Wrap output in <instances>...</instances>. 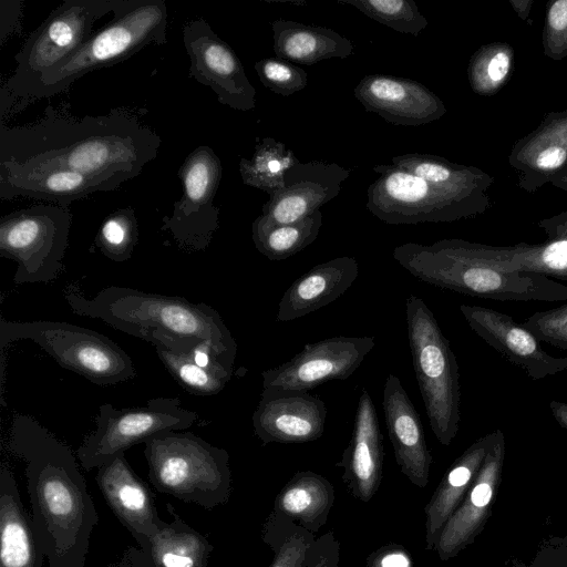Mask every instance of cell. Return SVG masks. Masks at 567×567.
Here are the masks:
<instances>
[{
    "instance_id": "1",
    "label": "cell",
    "mask_w": 567,
    "mask_h": 567,
    "mask_svg": "<svg viewBox=\"0 0 567 567\" xmlns=\"http://www.w3.org/2000/svg\"><path fill=\"white\" fill-rule=\"evenodd\" d=\"M0 124V165L69 168L101 178L115 189L138 176L162 145L153 130L123 110L78 117L49 105L34 123Z\"/></svg>"
},
{
    "instance_id": "2",
    "label": "cell",
    "mask_w": 567,
    "mask_h": 567,
    "mask_svg": "<svg viewBox=\"0 0 567 567\" xmlns=\"http://www.w3.org/2000/svg\"><path fill=\"white\" fill-rule=\"evenodd\" d=\"M8 447L25 464L31 516L48 567H84L99 514L78 456L23 414L12 417Z\"/></svg>"
},
{
    "instance_id": "3",
    "label": "cell",
    "mask_w": 567,
    "mask_h": 567,
    "mask_svg": "<svg viewBox=\"0 0 567 567\" xmlns=\"http://www.w3.org/2000/svg\"><path fill=\"white\" fill-rule=\"evenodd\" d=\"M63 297L79 316L100 319L114 329L176 353L210 347L234 368L236 341L220 315L206 303L118 286L105 287L87 298L78 282L66 285Z\"/></svg>"
},
{
    "instance_id": "4",
    "label": "cell",
    "mask_w": 567,
    "mask_h": 567,
    "mask_svg": "<svg viewBox=\"0 0 567 567\" xmlns=\"http://www.w3.org/2000/svg\"><path fill=\"white\" fill-rule=\"evenodd\" d=\"M392 255L419 280L460 293L501 301L567 300V286L544 275L487 266L468 251L464 239H441L432 245L405 243Z\"/></svg>"
},
{
    "instance_id": "5",
    "label": "cell",
    "mask_w": 567,
    "mask_h": 567,
    "mask_svg": "<svg viewBox=\"0 0 567 567\" xmlns=\"http://www.w3.org/2000/svg\"><path fill=\"white\" fill-rule=\"evenodd\" d=\"M113 13L106 25L17 100L51 97L86 73L117 64L150 44L167 42L168 14L163 0H122Z\"/></svg>"
},
{
    "instance_id": "6",
    "label": "cell",
    "mask_w": 567,
    "mask_h": 567,
    "mask_svg": "<svg viewBox=\"0 0 567 567\" xmlns=\"http://www.w3.org/2000/svg\"><path fill=\"white\" fill-rule=\"evenodd\" d=\"M148 478L159 493L205 509L224 505L231 493L226 450L192 432H169L144 443Z\"/></svg>"
},
{
    "instance_id": "7",
    "label": "cell",
    "mask_w": 567,
    "mask_h": 567,
    "mask_svg": "<svg viewBox=\"0 0 567 567\" xmlns=\"http://www.w3.org/2000/svg\"><path fill=\"white\" fill-rule=\"evenodd\" d=\"M405 315L413 369L426 415L437 441L447 446L456 436L461 421L456 358L422 298L410 295Z\"/></svg>"
},
{
    "instance_id": "8",
    "label": "cell",
    "mask_w": 567,
    "mask_h": 567,
    "mask_svg": "<svg viewBox=\"0 0 567 567\" xmlns=\"http://www.w3.org/2000/svg\"><path fill=\"white\" fill-rule=\"evenodd\" d=\"M31 340L61 367L101 386L115 385L136 375L132 358L106 336L61 321L0 319V350L18 340Z\"/></svg>"
},
{
    "instance_id": "9",
    "label": "cell",
    "mask_w": 567,
    "mask_h": 567,
    "mask_svg": "<svg viewBox=\"0 0 567 567\" xmlns=\"http://www.w3.org/2000/svg\"><path fill=\"white\" fill-rule=\"evenodd\" d=\"M380 175L367 190V209L389 225L451 223L485 213L488 194L464 192L433 184L393 164L375 165Z\"/></svg>"
},
{
    "instance_id": "10",
    "label": "cell",
    "mask_w": 567,
    "mask_h": 567,
    "mask_svg": "<svg viewBox=\"0 0 567 567\" xmlns=\"http://www.w3.org/2000/svg\"><path fill=\"white\" fill-rule=\"evenodd\" d=\"M122 0H65L30 34L16 54V69L2 94L17 100L45 73L80 49L94 33L95 21L114 12Z\"/></svg>"
},
{
    "instance_id": "11",
    "label": "cell",
    "mask_w": 567,
    "mask_h": 567,
    "mask_svg": "<svg viewBox=\"0 0 567 567\" xmlns=\"http://www.w3.org/2000/svg\"><path fill=\"white\" fill-rule=\"evenodd\" d=\"M72 213L61 205H35L0 219V255L17 262L13 282L48 284L63 269Z\"/></svg>"
},
{
    "instance_id": "12",
    "label": "cell",
    "mask_w": 567,
    "mask_h": 567,
    "mask_svg": "<svg viewBox=\"0 0 567 567\" xmlns=\"http://www.w3.org/2000/svg\"><path fill=\"white\" fill-rule=\"evenodd\" d=\"M197 420L198 414L184 409L177 398H156L145 406L130 409L103 403L95 417L96 426L84 437L76 456L84 470L99 468L133 445L186 430Z\"/></svg>"
},
{
    "instance_id": "13",
    "label": "cell",
    "mask_w": 567,
    "mask_h": 567,
    "mask_svg": "<svg viewBox=\"0 0 567 567\" xmlns=\"http://www.w3.org/2000/svg\"><path fill=\"white\" fill-rule=\"evenodd\" d=\"M221 173L220 158L207 145L196 147L181 165L183 194L172 214L163 217L161 229L168 231L182 249H205L219 228V208L214 198Z\"/></svg>"
},
{
    "instance_id": "14",
    "label": "cell",
    "mask_w": 567,
    "mask_h": 567,
    "mask_svg": "<svg viewBox=\"0 0 567 567\" xmlns=\"http://www.w3.org/2000/svg\"><path fill=\"white\" fill-rule=\"evenodd\" d=\"M374 346L373 337H333L307 343L289 361L261 372L262 391L307 392L327 381L348 379Z\"/></svg>"
},
{
    "instance_id": "15",
    "label": "cell",
    "mask_w": 567,
    "mask_h": 567,
    "mask_svg": "<svg viewBox=\"0 0 567 567\" xmlns=\"http://www.w3.org/2000/svg\"><path fill=\"white\" fill-rule=\"evenodd\" d=\"M183 42L190 60L192 78L209 86L223 105L237 111L255 109L256 90L239 58L207 21L198 18L186 22Z\"/></svg>"
},
{
    "instance_id": "16",
    "label": "cell",
    "mask_w": 567,
    "mask_h": 567,
    "mask_svg": "<svg viewBox=\"0 0 567 567\" xmlns=\"http://www.w3.org/2000/svg\"><path fill=\"white\" fill-rule=\"evenodd\" d=\"M354 96L367 112L375 113L393 125H425L447 112L433 91L406 78L368 74L354 87Z\"/></svg>"
},
{
    "instance_id": "17",
    "label": "cell",
    "mask_w": 567,
    "mask_h": 567,
    "mask_svg": "<svg viewBox=\"0 0 567 567\" xmlns=\"http://www.w3.org/2000/svg\"><path fill=\"white\" fill-rule=\"evenodd\" d=\"M471 329L507 360L520 367L533 380L567 371V357L547 353L539 340L506 313L482 306L461 305Z\"/></svg>"
},
{
    "instance_id": "18",
    "label": "cell",
    "mask_w": 567,
    "mask_h": 567,
    "mask_svg": "<svg viewBox=\"0 0 567 567\" xmlns=\"http://www.w3.org/2000/svg\"><path fill=\"white\" fill-rule=\"evenodd\" d=\"M326 419L324 402L301 391H262L251 417L254 432L264 445L316 441L324 432Z\"/></svg>"
},
{
    "instance_id": "19",
    "label": "cell",
    "mask_w": 567,
    "mask_h": 567,
    "mask_svg": "<svg viewBox=\"0 0 567 567\" xmlns=\"http://www.w3.org/2000/svg\"><path fill=\"white\" fill-rule=\"evenodd\" d=\"M351 169L323 161L299 162L285 177L284 187L267 200L261 214L277 224L301 220L336 198Z\"/></svg>"
},
{
    "instance_id": "20",
    "label": "cell",
    "mask_w": 567,
    "mask_h": 567,
    "mask_svg": "<svg viewBox=\"0 0 567 567\" xmlns=\"http://www.w3.org/2000/svg\"><path fill=\"white\" fill-rule=\"evenodd\" d=\"M95 481L107 505L141 548L164 524L154 494L133 471L124 454L100 466Z\"/></svg>"
},
{
    "instance_id": "21",
    "label": "cell",
    "mask_w": 567,
    "mask_h": 567,
    "mask_svg": "<svg viewBox=\"0 0 567 567\" xmlns=\"http://www.w3.org/2000/svg\"><path fill=\"white\" fill-rule=\"evenodd\" d=\"M385 424L401 473L415 486L426 487L433 457L420 415L400 379L389 374L382 401Z\"/></svg>"
},
{
    "instance_id": "22",
    "label": "cell",
    "mask_w": 567,
    "mask_h": 567,
    "mask_svg": "<svg viewBox=\"0 0 567 567\" xmlns=\"http://www.w3.org/2000/svg\"><path fill=\"white\" fill-rule=\"evenodd\" d=\"M518 186L532 194L567 171V110L548 112L539 125L517 140L508 156Z\"/></svg>"
},
{
    "instance_id": "23",
    "label": "cell",
    "mask_w": 567,
    "mask_h": 567,
    "mask_svg": "<svg viewBox=\"0 0 567 567\" xmlns=\"http://www.w3.org/2000/svg\"><path fill=\"white\" fill-rule=\"evenodd\" d=\"M383 456L379 417L369 392L363 389L349 444L336 463L343 468L341 478L354 498L368 503L377 494L382 481Z\"/></svg>"
},
{
    "instance_id": "24",
    "label": "cell",
    "mask_w": 567,
    "mask_h": 567,
    "mask_svg": "<svg viewBox=\"0 0 567 567\" xmlns=\"http://www.w3.org/2000/svg\"><path fill=\"white\" fill-rule=\"evenodd\" d=\"M115 188L95 176L62 167L20 168L0 165V198L28 197L69 207L95 192Z\"/></svg>"
},
{
    "instance_id": "25",
    "label": "cell",
    "mask_w": 567,
    "mask_h": 567,
    "mask_svg": "<svg viewBox=\"0 0 567 567\" xmlns=\"http://www.w3.org/2000/svg\"><path fill=\"white\" fill-rule=\"evenodd\" d=\"M359 276L353 257H337L321 262L298 279L282 295L276 320L288 322L307 316L341 297Z\"/></svg>"
},
{
    "instance_id": "26",
    "label": "cell",
    "mask_w": 567,
    "mask_h": 567,
    "mask_svg": "<svg viewBox=\"0 0 567 567\" xmlns=\"http://www.w3.org/2000/svg\"><path fill=\"white\" fill-rule=\"evenodd\" d=\"M45 554L10 468H0V567H42Z\"/></svg>"
},
{
    "instance_id": "27",
    "label": "cell",
    "mask_w": 567,
    "mask_h": 567,
    "mask_svg": "<svg viewBox=\"0 0 567 567\" xmlns=\"http://www.w3.org/2000/svg\"><path fill=\"white\" fill-rule=\"evenodd\" d=\"M492 433V442L472 489L464 504L450 517L439 537L435 550L442 560L452 558L471 542L478 527V513L491 502L492 478L498 473L505 452L503 432L495 430Z\"/></svg>"
},
{
    "instance_id": "28",
    "label": "cell",
    "mask_w": 567,
    "mask_h": 567,
    "mask_svg": "<svg viewBox=\"0 0 567 567\" xmlns=\"http://www.w3.org/2000/svg\"><path fill=\"white\" fill-rule=\"evenodd\" d=\"M493 434L489 433L475 441L449 468L424 507L425 513V548L435 550L439 537L467 486L478 473Z\"/></svg>"
},
{
    "instance_id": "29",
    "label": "cell",
    "mask_w": 567,
    "mask_h": 567,
    "mask_svg": "<svg viewBox=\"0 0 567 567\" xmlns=\"http://www.w3.org/2000/svg\"><path fill=\"white\" fill-rule=\"evenodd\" d=\"M274 52L277 58L312 65L333 58L346 59L353 53V43L331 28L277 19L270 23Z\"/></svg>"
},
{
    "instance_id": "30",
    "label": "cell",
    "mask_w": 567,
    "mask_h": 567,
    "mask_svg": "<svg viewBox=\"0 0 567 567\" xmlns=\"http://www.w3.org/2000/svg\"><path fill=\"white\" fill-rule=\"evenodd\" d=\"M468 251L483 264L505 271L538 274L567 280V239L540 244L491 246L466 240Z\"/></svg>"
},
{
    "instance_id": "31",
    "label": "cell",
    "mask_w": 567,
    "mask_h": 567,
    "mask_svg": "<svg viewBox=\"0 0 567 567\" xmlns=\"http://www.w3.org/2000/svg\"><path fill=\"white\" fill-rule=\"evenodd\" d=\"M334 503V487L312 471L296 472L277 494L272 512L312 534L326 525Z\"/></svg>"
},
{
    "instance_id": "32",
    "label": "cell",
    "mask_w": 567,
    "mask_h": 567,
    "mask_svg": "<svg viewBox=\"0 0 567 567\" xmlns=\"http://www.w3.org/2000/svg\"><path fill=\"white\" fill-rule=\"evenodd\" d=\"M166 508L172 522H164L142 549L156 567H207L213 545L189 526L172 504Z\"/></svg>"
},
{
    "instance_id": "33",
    "label": "cell",
    "mask_w": 567,
    "mask_h": 567,
    "mask_svg": "<svg viewBox=\"0 0 567 567\" xmlns=\"http://www.w3.org/2000/svg\"><path fill=\"white\" fill-rule=\"evenodd\" d=\"M392 164L426 182L470 193L487 194L494 182L493 176L478 167L456 164L433 154L398 155L392 157Z\"/></svg>"
},
{
    "instance_id": "34",
    "label": "cell",
    "mask_w": 567,
    "mask_h": 567,
    "mask_svg": "<svg viewBox=\"0 0 567 567\" xmlns=\"http://www.w3.org/2000/svg\"><path fill=\"white\" fill-rule=\"evenodd\" d=\"M322 220L320 209L291 224H277L260 214L251 225L252 241L269 260H284L317 239Z\"/></svg>"
},
{
    "instance_id": "35",
    "label": "cell",
    "mask_w": 567,
    "mask_h": 567,
    "mask_svg": "<svg viewBox=\"0 0 567 567\" xmlns=\"http://www.w3.org/2000/svg\"><path fill=\"white\" fill-rule=\"evenodd\" d=\"M299 162L284 142L264 137L256 144L250 158L239 161V173L245 185L272 197L284 187L288 171Z\"/></svg>"
},
{
    "instance_id": "36",
    "label": "cell",
    "mask_w": 567,
    "mask_h": 567,
    "mask_svg": "<svg viewBox=\"0 0 567 567\" xmlns=\"http://www.w3.org/2000/svg\"><path fill=\"white\" fill-rule=\"evenodd\" d=\"M514 49L506 42L480 47L471 56L467 78L472 91L481 96H493L508 82L514 69Z\"/></svg>"
},
{
    "instance_id": "37",
    "label": "cell",
    "mask_w": 567,
    "mask_h": 567,
    "mask_svg": "<svg viewBox=\"0 0 567 567\" xmlns=\"http://www.w3.org/2000/svg\"><path fill=\"white\" fill-rule=\"evenodd\" d=\"M261 539L274 551L268 567H306L316 535L271 511L262 525Z\"/></svg>"
},
{
    "instance_id": "38",
    "label": "cell",
    "mask_w": 567,
    "mask_h": 567,
    "mask_svg": "<svg viewBox=\"0 0 567 567\" xmlns=\"http://www.w3.org/2000/svg\"><path fill=\"white\" fill-rule=\"evenodd\" d=\"M155 351L174 379L188 392L196 395L219 393L233 375V370L221 365L203 367L190 353H176L162 347Z\"/></svg>"
},
{
    "instance_id": "39",
    "label": "cell",
    "mask_w": 567,
    "mask_h": 567,
    "mask_svg": "<svg viewBox=\"0 0 567 567\" xmlns=\"http://www.w3.org/2000/svg\"><path fill=\"white\" fill-rule=\"evenodd\" d=\"M390 29L417 37L429 22L414 0H338Z\"/></svg>"
},
{
    "instance_id": "40",
    "label": "cell",
    "mask_w": 567,
    "mask_h": 567,
    "mask_svg": "<svg viewBox=\"0 0 567 567\" xmlns=\"http://www.w3.org/2000/svg\"><path fill=\"white\" fill-rule=\"evenodd\" d=\"M137 240L136 216L132 208L126 207L105 217L95 237V245L112 261L123 262L132 257Z\"/></svg>"
},
{
    "instance_id": "41",
    "label": "cell",
    "mask_w": 567,
    "mask_h": 567,
    "mask_svg": "<svg viewBox=\"0 0 567 567\" xmlns=\"http://www.w3.org/2000/svg\"><path fill=\"white\" fill-rule=\"evenodd\" d=\"M254 68L262 85L284 97L303 90L308 84V75L302 68L277 56L261 59Z\"/></svg>"
},
{
    "instance_id": "42",
    "label": "cell",
    "mask_w": 567,
    "mask_h": 567,
    "mask_svg": "<svg viewBox=\"0 0 567 567\" xmlns=\"http://www.w3.org/2000/svg\"><path fill=\"white\" fill-rule=\"evenodd\" d=\"M542 40L547 58L560 61L567 56V0L547 2Z\"/></svg>"
},
{
    "instance_id": "43",
    "label": "cell",
    "mask_w": 567,
    "mask_h": 567,
    "mask_svg": "<svg viewBox=\"0 0 567 567\" xmlns=\"http://www.w3.org/2000/svg\"><path fill=\"white\" fill-rule=\"evenodd\" d=\"M522 326L539 341L567 350V303L529 316Z\"/></svg>"
},
{
    "instance_id": "44",
    "label": "cell",
    "mask_w": 567,
    "mask_h": 567,
    "mask_svg": "<svg viewBox=\"0 0 567 567\" xmlns=\"http://www.w3.org/2000/svg\"><path fill=\"white\" fill-rule=\"evenodd\" d=\"M340 543L332 530L316 538L307 553L306 567H339Z\"/></svg>"
},
{
    "instance_id": "45",
    "label": "cell",
    "mask_w": 567,
    "mask_h": 567,
    "mask_svg": "<svg viewBox=\"0 0 567 567\" xmlns=\"http://www.w3.org/2000/svg\"><path fill=\"white\" fill-rule=\"evenodd\" d=\"M365 567H414L413 559L406 548L390 543L368 555Z\"/></svg>"
},
{
    "instance_id": "46",
    "label": "cell",
    "mask_w": 567,
    "mask_h": 567,
    "mask_svg": "<svg viewBox=\"0 0 567 567\" xmlns=\"http://www.w3.org/2000/svg\"><path fill=\"white\" fill-rule=\"evenodd\" d=\"M538 226L548 236V239H567V212H561L538 221Z\"/></svg>"
},
{
    "instance_id": "47",
    "label": "cell",
    "mask_w": 567,
    "mask_h": 567,
    "mask_svg": "<svg viewBox=\"0 0 567 567\" xmlns=\"http://www.w3.org/2000/svg\"><path fill=\"white\" fill-rule=\"evenodd\" d=\"M107 567H156L148 555L137 547H130L125 550L121 559L110 564Z\"/></svg>"
},
{
    "instance_id": "48",
    "label": "cell",
    "mask_w": 567,
    "mask_h": 567,
    "mask_svg": "<svg viewBox=\"0 0 567 567\" xmlns=\"http://www.w3.org/2000/svg\"><path fill=\"white\" fill-rule=\"evenodd\" d=\"M509 4L516 12L518 18L527 23L532 24L530 12L534 6V0H509Z\"/></svg>"
},
{
    "instance_id": "49",
    "label": "cell",
    "mask_w": 567,
    "mask_h": 567,
    "mask_svg": "<svg viewBox=\"0 0 567 567\" xmlns=\"http://www.w3.org/2000/svg\"><path fill=\"white\" fill-rule=\"evenodd\" d=\"M549 409L556 422L565 430H567V402L551 400Z\"/></svg>"
},
{
    "instance_id": "50",
    "label": "cell",
    "mask_w": 567,
    "mask_h": 567,
    "mask_svg": "<svg viewBox=\"0 0 567 567\" xmlns=\"http://www.w3.org/2000/svg\"><path fill=\"white\" fill-rule=\"evenodd\" d=\"M553 186L564 190L567 193V172L559 175L557 178H555L551 183Z\"/></svg>"
},
{
    "instance_id": "51",
    "label": "cell",
    "mask_w": 567,
    "mask_h": 567,
    "mask_svg": "<svg viewBox=\"0 0 567 567\" xmlns=\"http://www.w3.org/2000/svg\"><path fill=\"white\" fill-rule=\"evenodd\" d=\"M567 172V171H566ZM564 174V173H563Z\"/></svg>"
}]
</instances>
